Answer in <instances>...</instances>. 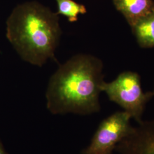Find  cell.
<instances>
[{"label":"cell","instance_id":"6da1fadb","mask_svg":"<svg viewBox=\"0 0 154 154\" xmlns=\"http://www.w3.org/2000/svg\"><path fill=\"white\" fill-rule=\"evenodd\" d=\"M103 68L99 58L86 54L74 55L60 66L50 78L46 93L50 112L82 116L98 112L105 81Z\"/></svg>","mask_w":154,"mask_h":154},{"label":"cell","instance_id":"7a4b0ae2","mask_svg":"<svg viewBox=\"0 0 154 154\" xmlns=\"http://www.w3.org/2000/svg\"><path fill=\"white\" fill-rule=\"evenodd\" d=\"M59 17L35 1L20 4L6 20V36L23 61L43 66L54 53L62 35Z\"/></svg>","mask_w":154,"mask_h":154},{"label":"cell","instance_id":"3957f363","mask_svg":"<svg viewBox=\"0 0 154 154\" xmlns=\"http://www.w3.org/2000/svg\"><path fill=\"white\" fill-rule=\"evenodd\" d=\"M101 90L137 123L143 121L146 106L154 97L153 91L143 92L140 77L137 72L131 71L122 72L110 82L104 81Z\"/></svg>","mask_w":154,"mask_h":154},{"label":"cell","instance_id":"277c9868","mask_svg":"<svg viewBox=\"0 0 154 154\" xmlns=\"http://www.w3.org/2000/svg\"><path fill=\"white\" fill-rule=\"evenodd\" d=\"M131 119L125 111H116L105 118L82 154H112L117 144L130 131Z\"/></svg>","mask_w":154,"mask_h":154},{"label":"cell","instance_id":"5b68a950","mask_svg":"<svg viewBox=\"0 0 154 154\" xmlns=\"http://www.w3.org/2000/svg\"><path fill=\"white\" fill-rule=\"evenodd\" d=\"M115 150L118 154H154V119L132 126Z\"/></svg>","mask_w":154,"mask_h":154},{"label":"cell","instance_id":"8992f818","mask_svg":"<svg viewBox=\"0 0 154 154\" xmlns=\"http://www.w3.org/2000/svg\"><path fill=\"white\" fill-rule=\"evenodd\" d=\"M112 2L131 28L154 11V0H112Z\"/></svg>","mask_w":154,"mask_h":154},{"label":"cell","instance_id":"52a82bcc","mask_svg":"<svg viewBox=\"0 0 154 154\" xmlns=\"http://www.w3.org/2000/svg\"><path fill=\"white\" fill-rule=\"evenodd\" d=\"M131 28L140 47L154 48V11L139 20Z\"/></svg>","mask_w":154,"mask_h":154},{"label":"cell","instance_id":"ba28073f","mask_svg":"<svg viewBox=\"0 0 154 154\" xmlns=\"http://www.w3.org/2000/svg\"><path fill=\"white\" fill-rule=\"evenodd\" d=\"M58 6L57 14H61L67 18L69 22H75L78 20L79 14L87 12L85 6L78 4L73 0H55Z\"/></svg>","mask_w":154,"mask_h":154},{"label":"cell","instance_id":"9c48e42d","mask_svg":"<svg viewBox=\"0 0 154 154\" xmlns=\"http://www.w3.org/2000/svg\"><path fill=\"white\" fill-rule=\"evenodd\" d=\"M0 154H8L6 152L5 149H4V146L1 140H0Z\"/></svg>","mask_w":154,"mask_h":154},{"label":"cell","instance_id":"30bf717a","mask_svg":"<svg viewBox=\"0 0 154 154\" xmlns=\"http://www.w3.org/2000/svg\"><path fill=\"white\" fill-rule=\"evenodd\" d=\"M153 91V92H154V90H153V91Z\"/></svg>","mask_w":154,"mask_h":154}]
</instances>
